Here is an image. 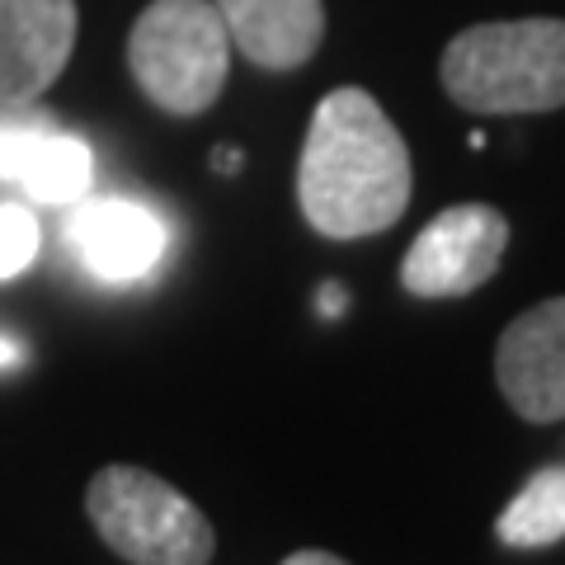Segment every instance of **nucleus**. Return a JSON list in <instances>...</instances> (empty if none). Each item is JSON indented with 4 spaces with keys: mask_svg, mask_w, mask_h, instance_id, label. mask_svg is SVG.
Returning a JSON list of instances; mask_svg holds the SVG:
<instances>
[{
    "mask_svg": "<svg viewBox=\"0 0 565 565\" xmlns=\"http://www.w3.org/2000/svg\"><path fill=\"white\" fill-rule=\"evenodd\" d=\"M411 151L382 104L344 85L311 114L297 166V203L311 232L330 241H363L396 226L411 207Z\"/></svg>",
    "mask_w": 565,
    "mask_h": 565,
    "instance_id": "1",
    "label": "nucleus"
},
{
    "mask_svg": "<svg viewBox=\"0 0 565 565\" xmlns=\"http://www.w3.org/2000/svg\"><path fill=\"white\" fill-rule=\"evenodd\" d=\"M467 114H552L565 104V20H500L462 29L438 62Z\"/></svg>",
    "mask_w": 565,
    "mask_h": 565,
    "instance_id": "2",
    "label": "nucleus"
},
{
    "mask_svg": "<svg viewBox=\"0 0 565 565\" xmlns=\"http://www.w3.org/2000/svg\"><path fill=\"white\" fill-rule=\"evenodd\" d=\"M128 66L156 109L207 114L232 71V33L212 0H151L132 24Z\"/></svg>",
    "mask_w": 565,
    "mask_h": 565,
    "instance_id": "3",
    "label": "nucleus"
},
{
    "mask_svg": "<svg viewBox=\"0 0 565 565\" xmlns=\"http://www.w3.org/2000/svg\"><path fill=\"white\" fill-rule=\"evenodd\" d=\"M85 514L128 565H207L217 552L203 509L147 467H104L85 490Z\"/></svg>",
    "mask_w": 565,
    "mask_h": 565,
    "instance_id": "4",
    "label": "nucleus"
},
{
    "mask_svg": "<svg viewBox=\"0 0 565 565\" xmlns=\"http://www.w3.org/2000/svg\"><path fill=\"white\" fill-rule=\"evenodd\" d=\"M509 245V222L490 203H452L415 236L401 259L411 297H467L494 278Z\"/></svg>",
    "mask_w": 565,
    "mask_h": 565,
    "instance_id": "5",
    "label": "nucleus"
},
{
    "mask_svg": "<svg viewBox=\"0 0 565 565\" xmlns=\"http://www.w3.org/2000/svg\"><path fill=\"white\" fill-rule=\"evenodd\" d=\"M0 180L39 203H81L95 184V151L33 104H0Z\"/></svg>",
    "mask_w": 565,
    "mask_h": 565,
    "instance_id": "6",
    "label": "nucleus"
},
{
    "mask_svg": "<svg viewBox=\"0 0 565 565\" xmlns=\"http://www.w3.org/2000/svg\"><path fill=\"white\" fill-rule=\"evenodd\" d=\"M500 396L527 424L565 419V297L527 307L494 344Z\"/></svg>",
    "mask_w": 565,
    "mask_h": 565,
    "instance_id": "7",
    "label": "nucleus"
},
{
    "mask_svg": "<svg viewBox=\"0 0 565 565\" xmlns=\"http://www.w3.org/2000/svg\"><path fill=\"white\" fill-rule=\"evenodd\" d=\"M66 241L99 282H137L166 259L170 232L161 212L137 199H81L66 222Z\"/></svg>",
    "mask_w": 565,
    "mask_h": 565,
    "instance_id": "8",
    "label": "nucleus"
},
{
    "mask_svg": "<svg viewBox=\"0 0 565 565\" xmlns=\"http://www.w3.org/2000/svg\"><path fill=\"white\" fill-rule=\"evenodd\" d=\"M76 0H0V104H33L76 47Z\"/></svg>",
    "mask_w": 565,
    "mask_h": 565,
    "instance_id": "9",
    "label": "nucleus"
},
{
    "mask_svg": "<svg viewBox=\"0 0 565 565\" xmlns=\"http://www.w3.org/2000/svg\"><path fill=\"white\" fill-rule=\"evenodd\" d=\"M232 47L264 71H292L311 62L326 39L321 0H212Z\"/></svg>",
    "mask_w": 565,
    "mask_h": 565,
    "instance_id": "10",
    "label": "nucleus"
},
{
    "mask_svg": "<svg viewBox=\"0 0 565 565\" xmlns=\"http://www.w3.org/2000/svg\"><path fill=\"white\" fill-rule=\"evenodd\" d=\"M494 537L519 552L533 546H552L565 537V467H546L527 481L509 509L494 519Z\"/></svg>",
    "mask_w": 565,
    "mask_h": 565,
    "instance_id": "11",
    "label": "nucleus"
},
{
    "mask_svg": "<svg viewBox=\"0 0 565 565\" xmlns=\"http://www.w3.org/2000/svg\"><path fill=\"white\" fill-rule=\"evenodd\" d=\"M39 217L24 203H0V278H20L39 259Z\"/></svg>",
    "mask_w": 565,
    "mask_h": 565,
    "instance_id": "12",
    "label": "nucleus"
},
{
    "mask_svg": "<svg viewBox=\"0 0 565 565\" xmlns=\"http://www.w3.org/2000/svg\"><path fill=\"white\" fill-rule=\"evenodd\" d=\"M282 565H349V561L334 556V552H316V546H307V552H292Z\"/></svg>",
    "mask_w": 565,
    "mask_h": 565,
    "instance_id": "13",
    "label": "nucleus"
},
{
    "mask_svg": "<svg viewBox=\"0 0 565 565\" xmlns=\"http://www.w3.org/2000/svg\"><path fill=\"white\" fill-rule=\"evenodd\" d=\"M316 302H321V311H326V316H340V311L349 307V292L340 288V282H326V288H321V297H316Z\"/></svg>",
    "mask_w": 565,
    "mask_h": 565,
    "instance_id": "14",
    "label": "nucleus"
},
{
    "mask_svg": "<svg viewBox=\"0 0 565 565\" xmlns=\"http://www.w3.org/2000/svg\"><path fill=\"white\" fill-rule=\"evenodd\" d=\"M241 161H245V156H241V151H232V147H217V151H212V166H217L222 174H236V170H241Z\"/></svg>",
    "mask_w": 565,
    "mask_h": 565,
    "instance_id": "15",
    "label": "nucleus"
},
{
    "mask_svg": "<svg viewBox=\"0 0 565 565\" xmlns=\"http://www.w3.org/2000/svg\"><path fill=\"white\" fill-rule=\"evenodd\" d=\"M14 363H20V344L10 334H0V367H14Z\"/></svg>",
    "mask_w": 565,
    "mask_h": 565,
    "instance_id": "16",
    "label": "nucleus"
}]
</instances>
